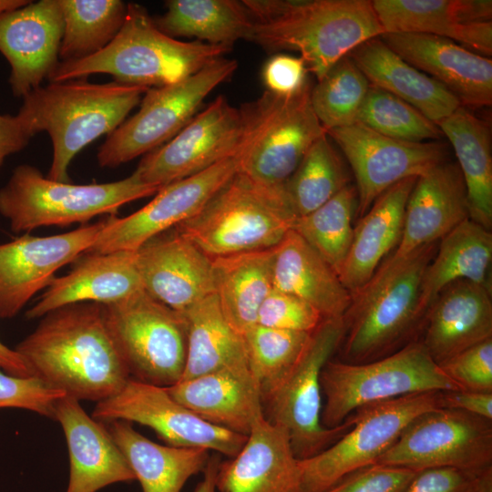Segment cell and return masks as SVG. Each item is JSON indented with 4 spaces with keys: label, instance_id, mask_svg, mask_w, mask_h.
I'll return each instance as SVG.
<instances>
[{
    "label": "cell",
    "instance_id": "cell-1",
    "mask_svg": "<svg viewBox=\"0 0 492 492\" xmlns=\"http://www.w3.org/2000/svg\"><path fill=\"white\" fill-rule=\"evenodd\" d=\"M15 348L31 376L78 401L96 403L131 378L106 326L103 306L78 302L47 313Z\"/></svg>",
    "mask_w": 492,
    "mask_h": 492
},
{
    "label": "cell",
    "instance_id": "cell-2",
    "mask_svg": "<svg viewBox=\"0 0 492 492\" xmlns=\"http://www.w3.org/2000/svg\"><path fill=\"white\" fill-rule=\"evenodd\" d=\"M251 41L269 51L298 52L317 81L384 29L369 0H244Z\"/></svg>",
    "mask_w": 492,
    "mask_h": 492
},
{
    "label": "cell",
    "instance_id": "cell-3",
    "mask_svg": "<svg viewBox=\"0 0 492 492\" xmlns=\"http://www.w3.org/2000/svg\"><path fill=\"white\" fill-rule=\"evenodd\" d=\"M436 249L435 242L399 261H383L371 280L351 295L343 316L342 362L374 361L416 340L427 312L422 302L423 277Z\"/></svg>",
    "mask_w": 492,
    "mask_h": 492
},
{
    "label": "cell",
    "instance_id": "cell-4",
    "mask_svg": "<svg viewBox=\"0 0 492 492\" xmlns=\"http://www.w3.org/2000/svg\"><path fill=\"white\" fill-rule=\"evenodd\" d=\"M149 87L84 78L53 82L23 97L18 115L33 136L46 131L53 156L47 178L71 182L68 169L75 156L102 135L118 128Z\"/></svg>",
    "mask_w": 492,
    "mask_h": 492
},
{
    "label": "cell",
    "instance_id": "cell-5",
    "mask_svg": "<svg viewBox=\"0 0 492 492\" xmlns=\"http://www.w3.org/2000/svg\"><path fill=\"white\" fill-rule=\"evenodd\" d=\"M230 50L177 40L156 26L144 6L130 3L119 32L106 47L79 60L58 62L47 78L63 82L105 73L120 83L158 87L194 75Z\"/></svg>",
    "mask_w": 492,
    "mask_h": 492
},
{
    "label": "cell",
    "instance_id": "cell-6",
    "mask_svg": "<svg viewBox=\"0 0 492 492\" xmlns=\"http://www.w3.org/2000/svg\"><path fill=\"white\" fill-rule=\"evenodd\" d=\"M296 218L284 189L264 187L237 171L174 230L215 258L272 248L292 229Z\"/></svg>",
    "mask_w": 492,
    "mask_h": 492
},
{
    "label": "cell",
    "instance_id": "cell-7",
    "mask_svg": "<svg viewBox=\"0 0 492 492\" xmlns=\"http://www.w3.org/2000/svg\"><path fill=\"white\" fill-rule=\"evenodd\" d=\"M310 80L292 95L266 90L240 108L238 171L272 189H284L309 148L326 135L311 103Z\"/></svg>",
    "mask_w": 492,
    "mask_h": 492
},
{
    "label": "cell",
    "instance_id": "cell-8",
    "mask_svg": "<svg viewBox=\"0 0 492 492\" xmlns=\"http://www.w3.org/2000/svg\"><path fill=\"white\" fill-rule=\"evenodd\" d=\"M159 190L133 173L113 182L73 184L50 179L37 168L21 164L0 188V214L15 233L45 226L87 224L97 216L115 215L123 205Z\"/></svg>",
    "mask_w": 492,
    "mask_h": 492
},
{
    "label": "cell",
    "instance_id": "cell-9",
    "mask_svg": "<svg viewBox=\"0 0 492 492\" xmlns=\"http://www.w3.org/2000/svg\"><path fill=\"white\" fill-rule=\"evenodd\" d=\"M320 382L325 397L321 422L327 428L337 427L368 405L412 394L460 389L419 340L366 363L330 359L322 369Z\"/></svg>",
    "mask_w": 492,
    "mask_h": 492
},
{
    "label": "cell",
    "instance_id": "cell-10",
    "mask_svg": "<svg viewBox=\"0 0 492 492\" xmlns=\"http://www.w3.org/2000/svg\"><path fill=\"white\" fill-rule=\"evenodd\" d=\"M102 306L106 326L131 378L163 387L181 379L188 343L183 313L144 290Z\"/></svg>",
    "mask_w": 492,
    "mask_h": 492
},
{
    "label": "cell",
    "instance_id": "cell-11",
    "mask_svg": "<svg viewBox=\"0 0 492 492\" xmlns=\"http://www.w3.org/2000/svg\"><path fill=\"white\" fill-rule=\"evenodd\" d=\"M237 67L236 60L220 57L181 81L149 87L138 112L108 134L99 147L98 165L116 168L170 140L195 117L205 97Z\"/></svg>",
    "mask_w": 492,
    "mask_h": 492
},
{
    "label": "cell",
    "instance_id": "cell-12",
    "mask_svg": "<svg viewBox=\"0 0 492 492\" xmlns=\"http://www.w3.org/2000/svg\"><path fill=\"white\" fill-rule=\"evenodd\" d=\"M440 393L412 394L357 409L343 436L320 453L299 459L302 492H323L376 463L415 417L441 407Z\"/></svg>",
    "mask_w": 492,
    "mask_h": 492
},
{
    "label": "cell",
    "instance_id": "cell-13",
    "mask_svg": "<svg viewBox=\"0 0 492 492\" xmlns=\"http://www.w3.org/2000/svg\"><path fill=\"white\" fill-rule=\"evenodd\" d=\"M343 333V317L323 319L313 332L296 366L264 401L270 410L267 419L286 429L298 459L324 450L353 425L351 416L334 428H327L321 422V372L339 348Z\"/></svg>",
    "mask_w": 492,
    "mask_h": 492
},
{
    "label": "cell",
    "instance_id": "cell-14",
    "mask_svg": "<svg viewBox=\"0 0 492 492\" xmlns=\"http://www.w3.org/2000/svg\"><path fill=\"white\" fill-rule=\"evenodd\" d=\"M376 463L415 471L486 469L492 466V422L458 409L428 410L405 427Z\"/></svg>",
    "mask_w": 492,
    "mask_h": 492
},
{
    "label": "cell",
    "instance_id": "cell-15",
    "mask_svg": "<svg viewBox=\"0 0 492 492\" xmlns=\"http://www.w3.org/2000/svg\"><path fill=\"white\" fill-rule=\"evenodd\" d=\"M104 424L116 420L149 426L168 446L201 448L233 457L247 436L200 418L176 401L163 386L129 378L110 397L97 402L91 415Z\"/></svg>",
    "mask_w": 492,
    "mask_h": 492
},
{
    "label": "cell",
    "instance_id": "cell-16",
    "mask_svg": "<svg viewBox=\"0 0 492 492\" xmlns=\"http://www.w3.org/2000/svg\"><path fill=\"white\" fill-rule=\"evenodd\" d=\"M326 135L338 145L353 170L357 192L355 212L360 218L393 185L418 178L447 160L445 143L397 140L359 122L330 129Z\"/></svg>",
    "mask_w": 492,
    "mask_h": 492
},
{
    "label": "cell",
    "instance_id": "cell-17",
    "mask_svg": "<svg viewBox=\"0 0 492 492\" xmlns=\"http://www.w3.org/2000/svg\"><path fill=\"white\" fill-rule=\"evenodd\" d=\"M237 171L238 161L233 156L162 187L137 211L122 218H106L104 228L86 252L137 251L194 216Z\"/></svg>",
    "mask_w": 492,
    "mask_h": 492
},
{
    "label": "cell",
    "instance_id": "cell-18",
    "mask_svg": "<svg viewBox=\"0 0 492 492\" xmlns=\"http://www.w3.org/2000/svg\"><path fill=\"white\" fill-rule=\"evenodd\" d=\"M241 129L240 109L220 96L170 140L147 153L133 174L161 189L200 173L236 155Z\"/></svg>",
    "mask_w": 492,
    "mask_h": 492
},
{
    "label": "cell",
    "instance_id": "cell-19",
    "mask_svg": "<svg viewBox=\"0 0 492 492\" xmlns=\"http://www.w3.org/2000/svg\"><path fill=\"white\" fill-rule=\"evenodd\" d=\"M106 219L51 236H22L0 244V319L15 317L63 266L85 253Z\"/></svg>",
    "mask_w": 492,
    "mask_h": 492
},
{
    "label": "cell",
    "instance_id": "cell-20",
    "mask_svg": "<svg viewBox=\"0 0 492 492\" xmlns=\"http://www.w3.org/2000/svg\"><path fill=\"white\" fill-rule=\"evenodd\" d=\"M63 30L59 0L30 1L0 14V52L10 65L15 97L39 87L58 64Z\"/></svg>",
    "mask_w": 492,
    "mask_h": 492
},
{
    "label": "cell",
    "instance_id": "cell-21",
    "mask_svg": "<svg viewBox=\"0 0 492 492\" xmlns=\"http://www.w3.org/2000/svg\"><path fill=\"white\" fill-rule=\"evenodd\" d=\"M385 33H415L450 39L479 55L492 54L490 0H373Z\"/></svg>",
    "mask_w": 492,
    "mask_h": 492
},
{
    "label": "cell",
    "instance_id": "cell-22",
    "mask_svg": "<svg viewBox=\"0 0 492 492\" xmlns=\"http://www.w3.org/2000/svg\"><path fill=\"white\" fill-rule=\"evenodd\" d=\"M143 290L184 313L214 292L211 258L174 229L136 251Z\"/></svg>",
    "mask_w": 492,
    "mask_h": 492
},
{
    "label": "cell",
    "instance_id": "cell-23",
    "mask_svg": "<svg viewBox=\"0 0 492 492\" xmlns=\"http://www.w3.org/2000/svg\"><path fill=\"white\" fill-rule=\"evenodd\" d=\"M380 37L400 57L448 89L461 106H491L490 57L432 35L385 33Z\"/></svg>",
    "mask_w": 492,
    "mask_h": 492
},
{
    "label": "cell",
    "instance_id": "cell-24",
    "mask_svg": "<svg viewBox=\"0 0 492 492\" xmlns=\"http://www.w3.org/2000/svg\"><path fill=\"white\" fill-rule=\"evenodd\" d=\"M216 491L302 492L299 459L286 429L259 417L239 453L220 463Z\"/></svg>",
    "mask_w": 492,
    "mask_h": 492
},
{
    "label": "cell",
    "instance_id": "cell-25",
    "mask_svg": "<svg viewBox=\"0 0 492 492\" xmlns=\"http://www.w3.org/2000/svg\"><path fill=\"white\" fill-rule=\"evenodd\" d=\"M54 419L65 434L69 455V478L66 492H97L119 482L136 480L125 456L105 424L88 415L80 401L60 397Z\"/></svg>",
    "mask_w": 492,
    "mask_h": 492
},
{
    "label": "cell",
    "instance_id": "cell-26",
    "mask_svg": "<svg viewBox=\"0 0 492 492\" xmlns=\"http://www.w3.org/2000/svg\"><path fill=\"white\" fill-rule=\"evenodd\" d=\"M469 218L466 190L457 163L444 161L419 176L408 198L402 235L389 261L440 241Z\"/></svg>",
    "mask_w": 492,
    "mask_h": 492
},
{
    "label": "cell",
    "instance_id": "cell-27",
    "mask_svg": "<svg viewBox=\"0 0 492 492\" xmlns=\"http://www.w3.org/2000/svg\"><path fill=\"white\" fill-rule=\"evenodd\" d=\"M141 290L136 251L86 252L76 260L70 272L53 280L26 317L39 319L53 310L78 302H115Z\"/></svg>",
    "mask_w": 492,
    "mask_h": 492
},
{
    "label": "cell",
    "instance_id": "cell-28",
    "mask_svg": "<svg viewBox=\"0 0 492 492\" xmlns=\"http://www.w3.org/2000/svg\"><path fill=\"white\" fill-rule=\"evenodd\" d=\"M419 340L437 364L492 338L490 288L466 280L446 286L430 304Z\"/></svg>",
    "mask_w": 492,
    "mask_h": 492
},
{
    "label": "cell",
    "instance_id": "cell-29",
    "mask_svg": "<svg viewBox=\"0 0 492 492\" xmlns=\"http://www.w3.org/2000/svg\"><path fill=\"white\" fill-rule=\"evenodd\" d=\"M165 388L200 418L243 436L264 415L261 394L251 374L213 372Z\"/></svg>",
    "mask_w": 492,
    "mask_h": 492
},
{
    "label": "cell",
    "instance_id": "cell-30",
    "mask_svg": "<svg viewBox=\"0 0 492 492\" xmlns=\"http://www.w3.org/2000/svg\"><path fill=\"white\" fill-rule=\"evenodd\" d=\"M417 178H408L382 193L354 228L350 250L339 274L352 295L374 276L399 243L405 206Z\"/></svg>",
    "mask_w": 492,
    "mask_h": 492
},
{
    "label": "cell",
    "instance_id": "cell-31",
    "mask_svg": "<svg viewBox=\"0 0 492 492\" xmlns=\"http://www.w3.org/2000/svg\"><path fill=\"white\" fill-rule=\"evenodd\" d=\"M348 56L372 86L401 98L436 124L461 106L448 89L400 57L380 36Z\"/></svg>",
    "mask_w": 492,
    "mask_h": 492
},
{
    "label": "cell",
    "instance_id": "cell-32",
    "mask_svg": "<svg viewBox=\"0 0 492 492\" xmlns=\"http://www.w3.org/2000/svg\"><path fill=\"white\" fill-rule=\"evenodd\" d=\"M272 288L306 302L323 319L343 317L352 299L335 272L293 230L274 246Z\"/></svg>",
    "mask_w": 492,
    "mask_h": 492
},
{
    "label": "cell",
    "instance_id": "cell-33",
    "mask_svg": "<svg viewBox=\"0 0 492 492\" xmlns=\"http://www.w3.org/2000/svg\"><path fill=\"white\" fill-rule=\"evenodd\" d=\"M274 247L211 258L214 292L229 324L241 335L257 324L272 288Z\"/></svg>",
    "mask_w": 492,
    "mask_h": 492
},
{
    "label": "cell",
    "instance_id": "cell-34",
    "mask_svg": "<svg viewBox=\"0 0 492 492\" xmlns=\"http://www.w3.org/2000/svg\"><path fill=\"white\" fill-rule=\"evenodd\" d=\"M107 427L143 492H180L190 477L204 471L210 459L205 449L157 444L126 421H112Z\"/></svg>",
    "mask_w": 492,
    "mask_h": 492
},
{
    "label": "cell",
    "instance_id": "cell-35",
    "mask_svg": "<svg viewBox=\"0 0 492 492\" xmlns=\"http://www.w3.org/2000/svg\"><path fill=\"white\" fill-rule=\"evenodd\" d=\"M449 140L466 190L469 218L492 228L491 133L487 122L459 106L436 123Z\"/></svg>",
    "mask_w": 492,
    "mask_h": 492
},
{
    "label": "cell",
    "instance_id": "cell-36",
    "mask_svg": "<svg viewBox=\"0 0 492 492\" xmlns=\"http://www.w3.org/2000/svg\"><path fill=\"white\" fill-rule=\"evenodd\" d=\"M183 314L188 343L180 380L220 371L251 374L243 337L226 321L215 292Z\"/></svg>",
    "mask_w": 492,
    "mask_h": 492
},
{
    "label": "cell",
    "instance_id": "cell-37",
    "mask_svg": "<svg viewBox=\"0 0 492 492\" xmlns=\"http://www.w3.org/2000/svg\"><path fill=\"white\" fill-rule=\"evenodd\" d=\"M492 261V233L466 219L444 237L427 265L422 282V302L427 311L448 284L466 280L487 287Z\"/></svg>",
    "mask_w": 492,
    "mask_h": 492
},
{
    "label": "cell",
    "instance_id": "cell-38",
    "mask_svg": "<svg viewBox=\"0 0 492 492\" xmlns=\"http://www.w3.org/2000/svg\"><path fill=\"white\" fill-rule=\"evenodd\" d=\"M164 15L153 18L164 34L231 48L250 40L254 21L242 2L235 0H169Z\"/></svg>",
    "mask_w": 492,
    "mask_h": 492
},
{
    "label": "cell",
    "instance_id": "cell-39",
    "mask_svg": "<svg viewBox=\"0 0 492 492\" xmlns=\"http://www.w3.org/2000/svg\"><path fill=\"white\" fill-rule=\"evenodd\" d=\"M64 30L58 57L79 60L106 47L119 32L127 12L120 0H59Z\"/></svg>",
    "mask_w": 492,
    "mask_h": 492
},
{
    "label": "cell",
    "instance_id": "cell-40",
    "mask_svg": "<svg viewBox=\"0 0 492 492\" xmlns=\"http://www.w3.org/2000/svg\"><path fill=\"white\" fill-rule=\"evenodd\" d=\"M349 184L343 158L324 135L306 151L284 190L298 218L313 211Z\"/></svg>",
    "mask_w": 492,
    "mask_h": 492
},
{
    "label": "cell",
    "instance_id": "cell-41",
    "mask_svg": "<svg viewBox=\"0 0 492 492\" xmlns=\"http://www.w3.org/2000/svg\"><path fill=\"white\" fill-rule=\"evenodd\" d=\"M357 192L349 184L313 211L296 218L292 229L339 276L351 247Z\"/></svg>",
    "mask_w": 492,
    "mask_h": 492
},
{
    "label": "cell",
    "instance_id": "cell-42",
    "mask_svg": "<svg viewBox=\"0 0 492 492\" xmlns=\"http://www.w3.org/2000/svg\"><path fill=\"white\" fill-rule=\"evenodd\" d=\"M312 333L256 324L242 335L249 366L263 403L296 366Z\"/></svg>",
    "mask_w": 492,
    "mask_h": 492
},
{
    "label": "cell",
    "instance_id": "cell-43",
    "mask_svg": "<svg viewBox=\"0 0 492 492\" xmlns=\"http://www.w3.org/2000/svg\"><path fill=\"white\" fill-rule=\"evenodd\" d=\"M370 86L349 56L341 58L313 86L312 107L325 131L357 121Z\"/></svg>",
    "mask_w": 492,
    "mask_h": 492
},
{
    "label": "cell",
    "instance_id": "cell-44",
    "mask_svg": "<svg viewBox=\"0 0 492 492\" xmlns=\"http://www.w3.org/2000/svg\"><path fill=\"white\" fill-rule=\"evenodd\" d=\"M356 122L397 140L425 142L444 137L438 126L416 108L372 85Z\"/></svg>",
    "mask_w": 492,
    "mask_h": 492
},
{
    "label": "cell",
    "instance_id": "cell-45",
    "mask_svg": "<svg viewBox=\"0 0 492 492\" xmlns=\"http://www.w3.org/2000/svg\"><path fill=\"white\" fill-rule=\"evenodd\" d=\"M323 320L322 314L306 302L272 289L259 309L257 324L273 329L313 333Z\"/></svg>",
    "mask_w": 492,
    "mask_h": 492
},
{
    "label": "cell",
    "instance_id": "cell-46",
    "mask_svg": "<svg viewBox=\"0 0 492 492\" xmlns=\"http://www.w3.org/2000/svg\"><path fill=\"white\" fill-rule=\"evenodd\" d=\"M438 366L462 390L492 392V338L458 353Z\"/></svg>",
    "mask_w": 492,
    "mask_h": 492
},
{
    "label": "cell",
    "instance_id": "cell-47",
    "mask_svg": "<svg viewBox=\"0 0 492 492\" xmlns=\"http://www.w3.org/2000/svg\"><path fill=\"white\" fill-rule=\"evenodd\" d=\"M66 395L36 377H17L0 371V408H21L54 419L56 402Z\"/></svg>",
    "mask_w": 492,
    "mask_h": 492
},
{
    "label": "cell",
    "instance_id": "cell-48",
    "mask_svg": "<svg viewBox=\"0 0 492 492\" xmlns=\"http://www.w3.org/2000/svg\"><path fill=\"white\" fill-rule=\"evenodd\" d=\"M404 492H492V466L480 471L423 469L416 472Z\"/></svg>",
    "mask_w": 492,
    "mask_h": 492
},
{
    "label": "cell",
    "instance_id": "cell-49",
    "mask_svg": "<svg viewBox=\"0 0 492 492\" xmlns=\"http://www.w3.org/2000/svg\"><path fill=\"white\" fill-rule=\"evenodd\" d=\"M416 472L374 463L349 474L323 492H404Z\"/></svg>",
    "mask_w": 492,
    "mask_h": 492
},
{
    "label": "cell",
    "instance_id": "cell-50",
    "mask_svg": "<svg viewBox=\"0 0 492 492\" xmlns=\"http://www.w3.org/2000/svg\"><path fill=\"white\" fill-rule=\"evenodd\" d=\"M307 68L300 56L278 54L272 56L261 72L267 90L278 95H292L308 81Z\"/></svg>",
    "mask_w": 492,
    "mask_h": 492
},
{
    "label": "cell",
    "instance_id": "cell-51",
    "mask_svg": "<svg viewBox=\"0 0 492 492\" xmlns=\"http://www.w3.org/2000/svg\"><path fill=\"white\" fill-rule=\"evenodd\" d=\"M441 407L458 409L492 421V392L441 391Z\"/></svg>",
    "mask_w": 492,
    "mask_h": 492
},
{
    "label": "cell",
    "instance_id": "cell-52",
    "mask_svg": "<svg viewBox=\"0 0 492 492\" xmlns=\"http://www.w3.org/2000/svg\"><path fill=\"white\" fill-rule=\"evenodd\" d=\"M33 137L18 114H0V168L7 157L24 149Z\"/></svg>",
    "mask_w": 492,
    "mask_h": 492
},
{
    "label": "cell",
    "instance_id": "cell-53",
    "mask_svg": "<svg viewBox=\"0 0 492 492\" xmlns=\"http://www.w3.org/2000/svg\"><path fill=\"white\" fill-rule=\"evenodd\" d=\"M0 369L17 377H30V372L15 349L4 344L0 340Z\"/></svg>",
    "mask_w": 492,
    "mask_h": 492
},
{
    "label": "cell",
    "instance_id": "cell-54",
    "mask_svg": "<svg viewBox=\"0 0 492 492\" xmlns=\"http://www.w3.org/2000/svg\"><path fill=\"white\" fill-rule=\"evenodd\" d=\"M220 461L216 456H210L207 466L203 471V478L197 485L194 492H217L216 476Z\"/></svg>",
    "mask_w": 492,
    "mask_h": 492
},
{
    "label": "cell",
    "instance_id": "cell-55",
    "mask_svg": "<svg viewBox=\"0 0 492 492\" xmlns=\"http://www.w3.org/2000/svg\"><path fill=\"white\" fill-rule=\"evenodd\" d=\"M29 2L28 0H0V14L26 5Z\"/></svg>",
    "mask_w": 492,
    "mask_h": 492
}]
</instances>
